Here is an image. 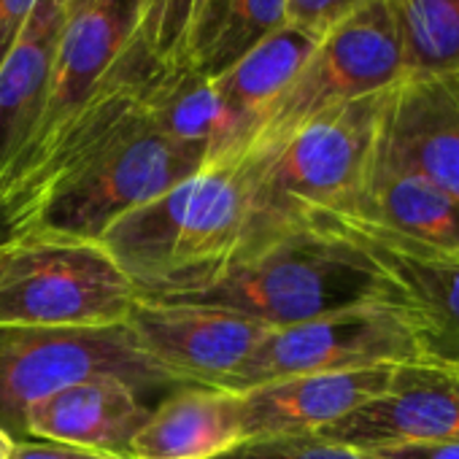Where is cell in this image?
<instances>
[{
	"label": "cell",
	"mask_w": 459,
	"mask_h": 459,
	"mask_svg": "<svg viewBox=\"0 0 459 459\" xmlns=\"http://www.w3.org/2000/svg\"><path fill=\"white\" fill-rule=\"evenodd\" d=\"M12 448H14V437L6 429H0V459H9Z\"/></svg>",
	"instance_id": "f1b7e54d"
},
{
	"label": "cell",
	"mask_w": 459,
	"mask_h": 459,
	"mask_svg": "<svg viewBox=\"0 0 459 459\" xmlns=\"http://www.w3.org/2000/svg\"><path fill=\"white\" fill-rule=\"evenodd\" d=\"M82 4H87V0H65V6H68V9H76V6H82Z\"/></svg>",
	"instance_id": "f546056e"
},
{
	"label": "cell",
	"mask_w": 459,
	"mask_h": 459,
	"mask_svg": "<svg viewBox=\"0 0 459 459\" xmlns=\"http://www.w3.org/2000/svg\"><path fill=\"white\" fill-rule=\"evenodd\" d=\"M281 28H287V0H203L181 63L216 79Z\"/></svg>",
	"instance_id": "ffe728a7"
},
{
	"label": "cell",
	"mask_w": 459,
	"mask_h": 459,
	"mask_svg": "<svg viewBox=\"0 0 459 459\" xmlns=\"http://www.w3.org/2000/svg\"><path fill=\"white\" fill-rule=\"evenodd\" d=\"M397 365L316 373L271 381L244 392L247 440L314 435L386 392Z\"/></svg>",
	"instance_id": "9a60e30c"
},
{
	"label": "cell",
	"mask_w": 459,
	"mask_h": 459,
	"mask_svg": "<svg viewBox=\"0 0 459 459\" xmlns=\"http://www.w3.org/2000/svg\"><path fill=\"white\" fill-rule=\"evenodd\" d=\"M365 4L370 0H287V25L314 39H325Z\"/></svg>",
	"instance_id": "d4e9b609"
},
{
	"label": "cell",
	"mask_w": 459,
	"mask_h": 459,
	"mask_svg": "<svg viewBox=\"0 0 459 459\" xmlns=\"http://www.w3.org/2000/svg\"><path fill=\"white\" fill-rule=\"evenodd\" d=\"M330 213H346L421 244L459 247V200L392 162L378 146L357 195Z\"/></svg>",
	"instance_id": "ac0fdd59"
},
{
	"label": "cell",
	"mask_w": 459,
	"mask_h": 459,
	"mask_svg": "<svg viewBox=\"0 0 459 459\" xmlns=\"http://www.w3.org/2000/svg\"><path fill=\"white\" fill-rule=\"evenodd\" d=\"M39 0H0V65L6 63L25 33Z\"/></svg>",
	"instance_id": "484cf974"
},
{
	"label": "cell",
	"mask_w": 459,
	"mask_h": 459,
	"mask_svg": "<svg viewBox=\"0 0 459 459\" xmlns=\"http://www.w3.org/2000/svg\"><path fill=\"white\" fill-rule=\"evenodd\" d=\"M454 373H456V376H459V370H454Z\"/></svg>",
	"instance_id": "4dcf8cb0"
},
{
	"label": "cell",
	"mask_w": 459,
	"mask_h": 459,
	"mask_svg": "<svg viewBox=\"0 0 459 459\" xmlns=\"http://www.w3.org/2000/svg\"><path fill=\"white\" fill-rule=\"evenodd\" d=\"M65 17V0H39L25 33L0 65V178L25 149L44 114Z\"/></svg>",
	"instance_id": "d6986e66"
},
{
	"label": "cell",
	"mask_w": 459,
	"mask_h": 459,
	"mask_svg": "<svg viewBox=\"0 0 459 459\" xmlns=\"http://www.w3.org/2000/svg\"><path fill=\"white\" fill-rule=\"evenodd\" d=\"M419 362L403 316L384 306H357L314 322L268 330L230 389L247 392L271 381Z\"/></svg>",
	"instance_id": "9c48e42d"
},
{
	"label": "cell",
	"mask_w": 459,
	"mask_h": 459,
	"mask_svg": "<svg viewBox=\"0 0 459 459\" xmlns=\"http://www.w3.org/2000/svg\"><path fill=\"white\" fill-rule=\"evenodd\" d=\"M386 92L330 108L241 160L255 205L247 244L298 224L308 211L341 208L357 195L376 149Z\"/></svg>",
	"instance_id": "3957f363"
},
{
	"label": "cell",
	"mask_w": 459,
	"mask_h": 459,
	"mask_svg": "<svg viewBox=\"0 0 459 459\" xmlns=\"http://www.w3.org/2000/svg\"><path fill=\"white\" fill-rule=\"evenodd\" d=\"M141 111L168 141L203 157L205 168L244 160L255 138V127L227 106L213 79L186 63L154 65L141 95Z\"/></svg>",
	"instance_id": "5bb4252c"
},
{
	"label": "cell",
	"mask_w": 459,
	"mask_h": 459,
	"mask_svg": "<svg viewBox=\"0 0 459 459\" xmlns=\"http://www.w3.org/2000/svg\"><path fill=\"white\" fill-rule=\"evenodd\" d=\"M143 394L122 381H87L41 397L25 408L22 432L49 443H65L130 459V443L149 419Z\"/></svg>",
	"instance_id": "2e32d148"
},
{
	"label": "cell",
	"mask_w": 459,
	"mask_h": 459,
	"mask_svg": "<svg viewBox=\"0 0 459 459\" xmlns=\"http://www.w3.org/2000/svg\"><path fill=\"white\" fill-rule=\"evenodd\" d=\"M216 459H373V456L362 448H351L314 432V435L244 440L241 446Z\"/></svg>",
	"instance_id": "cb8c5ba5"
},
{
	"label": "cell",
	"mask_w": 459,
	"mask_h": 459,
	"mask_svg": "<svg viewBox=\"0 0 459 459\" xmlns=\"http://www.w3.org/2000/svg\"><path fill=\"white\" fill-rule=\"evenodd\" d=\"M0 241H4V236H0Z\"/></svg>",
	"instance_id": "1f68e13d"
},
{
	"label": "cell",
	"mask_w": 459,
	"mask_h": 459,
	"mask_svg": "<svg viewBox=\"0 0 459 459\" xmlns=\"http://www.w3.org/2000/svg\"><path fill=\"white\" fill-rule=\"evenodd\" d=\"M241 314L268 330L384 303L368 257L311 224L252 238L200 287L157 298Z\"/></svg>",
	"instance_id": "6da1fadb"
},
{
	"label": "cell",
	"mask_w": 459,
	"mask_h": 459,
	"mask_svg": "<svg viewBox=\"0 0 459 459\" xmlns=\"http://www.w3.org/2000/svg\"><path fill=\"white\" fill-rule=\"evenodd\" d=\"M316 435L362 451L403 443H459V376L424 362L397 365L386 392Z\"/></svg>",
	"instance_id": "7c38bea8"
},
{
	"label": "cell",
	"mask_w": 459,
	"mask_h": 459,
	"mask_svg": "<svg viewBox=\"0 0 459 459\" xmlns=\"http://www.w3.org/2000/svg\"><path fill=\"white\" fill-rule=\"evenodd\" d=\"M456 76H459V74H456Z\"/></svg>",
	"instance_id": "d6a6232c"
},
{
	"label": "cell",
	"mask_w": 459,
	"mask_h": 459,
	"mask_svg": "<svg viewBox=\"0 0 459 459\" xmlns=\"http://www.w3.org/2000/svg\"><path fill=\"white\" fill-rule=\"evenodd\" d=\"M252 189L238 162L208 165L117 219L100 244L130 276L138 300L200 287L252 233Z\"/></svg>",
	"instance_id": "7a4b0ae2"
},
{
	"label": "cell",
	"mask_w": 459,
	"mask_h": 459,
	"mask_svg": "<svg viewBox=\"0 0 459 459\" xmlns=\"http://www.w3.org/2000/svg\"><path fill=\"white\" fill-rule=\"evenodd\" d=\"M244 440V392L176 386L133 437L130 459H216Z\"/></svg>",
	"instance_id": "e0dca14e"
},
{
	"label": "cell",
	"mask_w": 459,
	"mask_h": 459,
	"mask_svg": "<svg viewBox=\"0 0 459 459\" xmlns=\"http://www.w3.org/2000/svg\"><path fill=\"white\" fill-rule=\"evenodd\" d=\"M127 327L143 354L181 386L230 389L268 327L221 308L138 300Z\"/></svg>",
	"instance_id": "8fae6325"
},
{
	"label": "cell",
	"mask_w": 459,
	"mask_h": 459,
	"mask_svg": "<svg viewBox=\"0 0 459 459\" xmlns=\"http://www.w3.org/2000/svg\"><path fill=\"white\" fill-rule=\"evenodd\" d=\"M138 292L100 241L28 233L0 241V330L127 325Z\"/></svg>",
	"instance_id": "5b68a950"
},
{
	"label": "cell",
	"mask_w": 459,
	"mask_h": 459,
	"mask_svg": "<svg viewBox=\"0 0 459 459\" xmlns=\"http://www.w3.org/2000/svg\"><path fill=\"white\" fill-rule=\"evenodd\" d=\"M205 168L203 157L157 133L143 111L74 160L9 230L6 238L47 233L100 241L130 211Z\"/></svg>",
	"instance_id": "277c9868"
},
{
	"label": "cell",
	"mask_w": 459,
	"mask_h": 459,
	"mask_svg": "<svg viewBox=\"0 0 459 459\" xmlns=\"http://www.w3.org/2000/svg\"><path fill=\"white\" fill-rule=\"evenodd\" d=\"M319 41L322 39H314L287 25L263 44H257L252 52H247L230 71L216 76L213 84L227 100V106L238 111L255 127L257 135L265 117L295 82Z\"/></svg>",
	"instance_id": "44dd1931"
},
{
	"label": "cell",
	"mask_w": 459,
	"mask_h": 459,
	"mask_svg": "<svg viewBox=\"0 0 459 459\" xmlns=\"http://www.w3.org/2000/svg\"><path fill=\"white\" fill-rule=\"evenodd\" d=\"M203 0H141L138 41L160 63H181L192 17Z\"/></svg>",
	"instance_id": "603a6c76"
},
{
	"label": "cell",
	"mask_w": 459,
	"mask_h": 459,
	"mask_svg": "<svg viewBox=\"0 0 459 459\" xmlns=\"http://www.w3.org/2000/svg\"><path fill=\"white\" fill-rule=\"evenodd\" d=\"M9 459H122V456L76 448L65 443H49V440H14Z\"/></svg>",
	"instance_id": "4316f807"
},
{
	"label": "cell",
	"mask_w": 459,
	"mask_h": 459,
	"mask_svg": "<svg viewBox=\"0 0 459 459\" xmlns=\"http://www.w3.org/2000/svg\"><path fill=\"white\" fill-rule=\"evenodd\" d=\"M298 224L319 227L357 247L381 281L384 306L403 316L416 359L459 370V247L421 244L330 211H311Z\"/></svg>",
	"instance_id": "52a82bcc"
},
{
	"label": "cell",
	"mask_w": 459,
	"mask_h": 459,
	"mask_svg": "<svg viewBox=\"0 0 459 459\" xmlns=\"http://www.w3.org/2000/svg\"><path fill=\"white\" fill-rule=\"evenodd\" d=\"M376 146L459 200V76L394 84L384 100Z\"/></svg>",
	"instance_id": "4fadbf2b"
},
{
	"label": "cell",
	"mask_w": 459,
	"mask_h": 459,
	"mask_svg": "<svg viewBox=\"0 0 459 459\" xmlns=\"http://www.w3.org/2000/svg\"><path fill=\"white\" fill-rule=\"evenodd\" d=\"M122 381L141 394L181 386L143 354L127 325L103 330H0V429L25 440V408L87 381Z\"/></svg>",
	"instance_id": "8992f818"
},
{
	"label": "cell",
	"mask_w": 459,
	"mask_h": 459,
	"mask_svg": "<svg viewBox=\"0 0 459 459\" xmlns=\"http://www.w3.org/2000/svg\"><path fill=\"white\" fill-rule=\"evenodd\" d=\"M403 79L459 74V0H386Z\"/></svg>",
	"instance_id": "7402d4cb"
},
{
	"label": "cell",
	"mask_w": 459,
	"mask_h": 459,
	"mask_svg": "<svg viewBox=\"0 0 459 459\" xmlns=\"http://www.w3.org/2000/svg\"><path fill=\"white\" fill-rule=\"evenodd\" d=\"M400 82L403 57L386 0H370L316 44L295 82L265 117L247 154L268 149L330 108L386 92Z\"/></svg>",
	"instance_id": "ba28073f"
},
{
	"label": "cell",
	"mask_w": 459,
	"mask_h": 459,
	"mask_svg": "<svg viewBox=\"0 0 459 459\" xmlns=\"http://www.w3.org/2000/svg\"><path fill=\"white\" fill-rule=\"evenodd\" d=\"M368 454L373 459H459V443H403Z\"/></svg>",
	"instance_id": "83f0119b"
},
{
	"label": "cell",
	"mask_w": 459,
	"mask_h": 459,
	"mask_svg": "<svg viewBox=\"0 0 459 459\" xmlns=\"http://www.w3.org/2000/svg\"><path fill=\"white\" fill-rule=\"evenodd\" d=\"M138 25L141 0H87L76 9H68L52 63L44 114L25 149L0 178V189L17 173H22L92 100L138 36Z\"/></svg>",
	"instance_id": "30bf717a"
}]
</instances>
